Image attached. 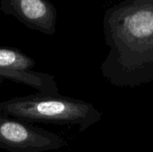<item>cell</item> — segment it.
I'll return each instance as SVG.
<instances>
[{
    "label": "cell",
    "instance_id": "obj_1",
    "mask_svg": "<svg viewBox=\"0 0 153 152\" xmlns=\"http://www.w3.org/2000/svg\"><path fill=\"white\" fill-rule=\"evenodd\" d=\"M106 34L112 47L108 58L126 73H153V2H133L113 11Z\"/></svg>",
    "mask_w": 153,
    "mask_h": 152
},
{
    "label": "cell",
    "instance_id": "obj_2",
    "mask_svg": "<svg viewBox=\"0 0 153 152\" xmlns=\"http://www.w3.org/2000/svg\"><path fill=\"white\" fill-rule=\"evenodd\" d=\"M0 115L23 122L76 125L80 131H85L101 118L91 103L59 93L41 92L0 101Z\"/></svg>",
    "mask_w": 153,
    "mask_h": 152
},
{
    "label": "cell",
    "instance_id": "obj_3",
    "mask_svg": "<svg viewBox=\"0 0 153 152\" xmlns=\"http://www.w3.org/2000/svg\"><path fill=\"white\" fill-rule=\"evenodd\" d=\"M65 145V142L52 132L0 115L1 149L10 152H45Z\"/></svg>",
    "mask_w": 153,
    "mask_h": 152
},
{
    "label": "cell",
    "instance_id": "obj_4",
    "mask_svg": "<svg viewBox=\"0 0 153 152\" xmlns=\"http://www.w3.org/2000/svg\"><path fill=\"white\" fill-rule=\"evenodd\" d=\"M36 62L14 47H0V83L11 81L33 88L37 92L56 94L55 78L46 73L36 72Z\"/></svg>",
    "mask_w": 153,
    "mask_h": 152
},
{
    "label": "cell",
    "instance_id": "obj_5",
    "mask_svg": "<svg viewBox=\"0 0 153 152\" xmlns=\"http://www.w3.org/2000/svg\"><path fill=\"white\" fill-rule=\"evenodd\" d=\"M0 11L27 28L47 35L56 30V9L48 0H0Z\"/></svg>",
    "mask_w": 153,
    "mask_h": 152
},
{
    "label": "cell",
    "instance_id": "obj_6",
    "mask_svg": "<svg viewBox=\"0 0 153 152\" xmlns=\"http://www.w3.org/2000/svg\"><path fill=\"white\" fill-rule=\"evenodd\" d=\"M134 3H143V2H153V0H134Z\"/></svg>",
    "mask_w": 153,
    "mask_h": 152
}]
</instances>
